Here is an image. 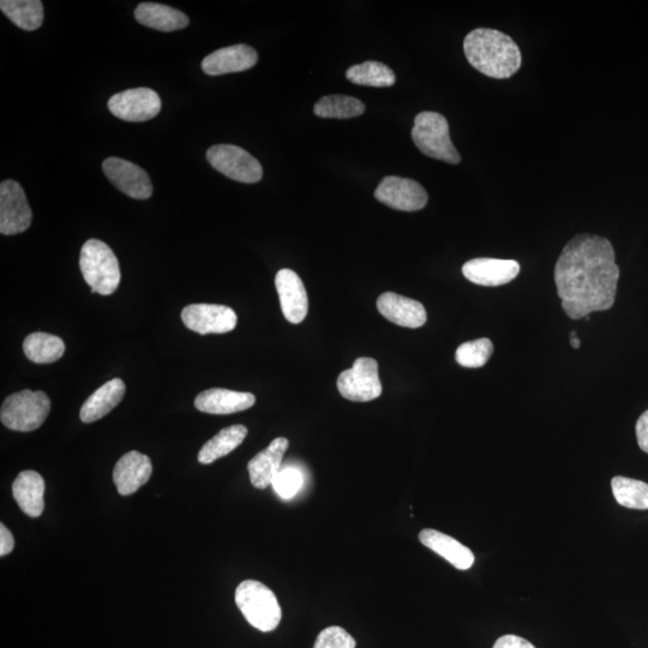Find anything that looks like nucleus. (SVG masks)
<instances>
[{
  "label": "nucleus",
  "instance_id": "nucleus-1",
  "mask_svg": "<svg viewBox=\"0 0 648 648\" xmlns=\"http://www.w3.org/2000/svg\"><path fill=\"white\" fill-rule=\"evenodd\" d=\"M609 239L578 234L564 246L555 266V284L562 309L572 320L612 308L620 268Z\"/></svg>",
  "mask_w": 648,
  "mask_h": 648
},
{
  "label": "nucleus",
  "instance_id": "nucleus-2",
  "mask_svg": "<svg viewBox=\"0 0 648 648\" xmlns=\"http://www.w3.org/2000/svg\"><path fill=\"white\" fill-rule=\"evenodd\" d=\"M465 56L483 75L506 80L521 68L520 48L507 34L490 28H478L466 35Z\"/></svg>",
  "mask_w": 648,
  "mask_h": 648
},
{
  "label": "nucleus",
  "instance_id": "nucleus-3",
  "mask_svg": "<svg viewBox=\"0 0 648 648\" xmlns=\"http://www.w3.org/2000/svg\"><path fill=\"white\" fill-rule=\"evenodd\" d=\"M80 268L93 293L110 296L122 280L116 254L99 239H89L82 246Z\"/></svg>",
  "mask_w": 648,
  "mask_h": 648
},
{
  "label": "nucleus",
  "instance_id": "nucleus-4",
  "mask_svg": "<svg viewBox=\"0 0 648 648\" xmlns=\"http://www.w3.org/2000/svg\"><path fill=\"white\" fill-rule=\"evenodd\" d=\"M236 604L252 627L263 633L273 632L281 621L278 598L260 581L246 580L237 587Z\"/></svg>",
  "mask_w": 648,
  "mask_h": 648
},
{
  "label": "nucleus",
  "instance_id": "nucleus-5",
  "mask_svg": "<svg viewBox=\"0 0 648 648\" xmlns=\"http://www.w3.org/2000/svg\"><path fill=\"white\" fill-rule=\"evenodd\" d=\"M412 140L429 158L458 165L461 156L449 135V124L441 113L425 111L414 119Z\"/></svg>",
  "mask_w": 648,
  "mask_h": 648
},
{
  "label": "nucleus",
  "instance_id": "nucleus-6",
  "mask_svg": "<svg viewBox=\"0 0 648 648\" xmlns=\"http://www.w3.org/2000/svg\"><path fill=\"white\" fill-rule=\"evenodd\" d=\"M50 411L51 400L46 393L26 389L5 399L0 419L10 430L30 432L45 423Z\"/></svg>",
  "mask_w": 648,
  "mask_h": 648
},
{
  "label": "nucleus",
  "instance_id": "nucleus-7",
  "mask_svg": "<svg viewBox=\"0 0 648 648\" xmlns=\"http://www.w3.org/2000/svg\"><path fill=\"white\" fill-rule=\"evenodd\" d=\"M207 160L216 171L236 182L255 184L263 177V170L254 156L232 144H218L208 149Z\"/></svg>",
  "mask_w": 648,
  "mask_h": 648
},
{
  "label": "nucleus",
  "instance_id": "nucleus-8",
  "mask_svg": "<svg viewBox=\"0 0 648 648\" xmlns=\"http://www.w3.org/2000/svg\"><path fill=\"white\" fill-rule=\"evenodd\" d=\"M336 386L339 393L350 401L368 402L380 398L382 383L376 360L358 358L351 369L341 372Z\"/></svg>",
  "mask_w": 648,
  "mask_h": 648
},
{
  "label": "nucleus",
  "instance_id": "nucleus-9",
  "mask_svg": "<svg viewBox=\"0 0 648 648\" xmlns=\"http://www.w3.org/2000/svg\"><path fill=\"white\" fill-rule=\"evenodd\" d=\"M32 220L33 212L22 186L15 180H4L0 184V233L15 236L26 232Z\"/></svg>",
  "mask_w": 648,
  "mask_h": 648
},
{
  "label": "nucleus",
  "instance_id": "nucleus-10",
  "mask_svg": "<svg viewBox=\"0 0 648 648\" xmlns=\"http://www.w3.org/2000/svg\"><path fill=\"white\" fill-rule=\"evenodd\" d=\"M108 108L113 116L125 120V122H146L160 113L161 99L153 89H128L114 94L108 100Z\"/></svg>",
  "mask_w": 648,
  "mask_h": 648
},
{
  "label": "nucleus",
  "instance_id": "nucleus-11",
  "mask_svg": "<svg viewBox=\"0 0 648 648\" xmlns=\"http://www.w3.org/2000/svg\"><path fill=\"white\" fill-rule=\"evenodd\" d=\"M182 321L186 328L201 335L225 334L237 327L238 317L225 305L191 304L183 309Z\"/></svg>",
  "mask_w": 648,
  "mask_h": 648
},
{
  "label": "nucleus",
  "instance_id": "nucleus-12",
  "mask_svg": "<svg viewBox=\"0 0 648 648\" xmlns=\"http://www.w3.org/2000/svg\"><path fill=\"white\" fill-rule=\"evenodd\" d=\"M375 197L377 201L402 212H417L429 200L425 189L416 180L396 176L384 178L377 186Z\"/></svg>",
  "mask_w": 648,
  "mask_h": 648
},
{
  "label": "nucleus",
  "instance_id": "nucleus-13",
  "mask_svg": "<svg viewBox=\"0 0 648 648\" xmlns=\"http://www.w3.org/2000/svg\"><path fill=\"white\" fill-rule=\"evenodd\" d=\"M102 170L119 191L135 200H148L153 195V185L147 172L134 162L108 158L102 164Z\"/></svg>",
  "mask_w": 648,
  "mask_h": 648
},
{
  "label": "nucleus",
  "instance_id": "nucleus-14",
  "mask_svg": "<svg viewBox=\"0 0 648 648\" xmlns=\"http://www.w3.org/2000/svg\"><path fill=\"white\" fill-rule=\"evenodd\" d=\"M520 273V264L513 260L498 258H474L462 266V274L473 284L497 287L512 282Z\"/></svg>",
  "mask_w": 648,
  "mask_h": 648
},
{
  "label": "nucleus",
  "instance_id": "nucleus-15",
  "mask_svg": "<svg viewBox=\"0 0 648 648\" xmlns=\"http://www.w3.org/2000/svg\"><path fill=\"white\" fill-rule=\"evenodd\" d=\"M275 286L286 320L293 324L302 323L309 310L308 294L302 279L291 269H281L275 276Z\"/></svg>",
  "mask_w": 648,
  "mask_h": 648
},
{
  "label": "nucleus",
  "instance_id": "nucleus-16",
  "mask_svg": "<svg viewBox=\"0 0 648 648\" xmlns=\"http://www.w3.org/2000/svg\"><path fill=\"white\" fill-rule=\"evenodd\" d=\"M152 473L153 465L148 456L132 450L114 466L113 480L119 494L129 496L148 483Z\"/></svg>",
  "mask_w": 648,
  "mask_h": 648
},
{
  "label": "nucleus",
  "instance_id": "nucleus-17",
  "mask_svg": "<svg viewBox=\"0 0 648 648\" xmlns=\"http://www.w3.org/2000/svg\"><path fill=\"white\" fill-rule=\"evenodd\" d=\"M377 309L388 321L400 327L416 329L423 327L428 320L422 303L393 292H386L378 297Z\"/></svg>",
  "mask_w": 648,
  "mask_h": 648
},
{
  "label": "nucleus",
  "instance_id": "nucleus-18",
  "mask_svg": "<svg viewBox=\"0 0 648 648\" xmlns=\"http://www.w3.org/2000/svg\"><path fill=\"white\" fill-rule=\"evenodd\" d=\"M257 52L248 45L221 48L203 59L202 70L209 76H220L254 68Z\"/></svg>",
  "mask_w": 648,
  "mask_h": 648
},
{
  "label": "nucleus",
  "instance_id": "nucleus-19",
  "mask_svg": "<svg viewBox=\"0 0 648 648\" xmlns=\"http://www.w3.org/2000/svg\"><path fill=\"white\" fill-rule=\"evenodd\" d=\"M288 444L290 442L285 437L275 438L266 449L249 462L251 484L256 489L263 490L272 485L276 474L281 470L282 459H284Z\"/></svg>",
  "mask_w": 648,
  "mask_h": 648
},
{
  "label": "nucleus",
  "instance_id": "nucleus-20",
  "mask_svg": "<svg viewBox=\"0 0 648 648\" xmlns=\"http://www.w3.org/2000/svg\"><path fill=\"white\" fill-rule=\"evenodd\" d=\"M255 402V395L251 393L212 388L197 395L195 406L198 411L203 413L232 414L249 410L255 405Z\"/></svg>",
  "mask_w": 648,
  "mask_h": 648
},
{
  "label": "nucleus",
  "instance_id": "nucleus-21",
  "mask_svg": "<svg viewBox=\"0 0 648 648\" xmlns=\"http://www.w3.org/2000/svg\"><path fill=\"white\" fill-rule=\"evenodd\" d=\"M419 540L456 569L467 570L473 566V552L448 534L425 528L419 533Z\"/></svg>",
  "mask_w": 648,
  "mask_h": 648
},
{
  "label": "nucleus",
  "instance_id": "nucleus-22",
  "mask_svg": "<svg viewBox=\"0 0 648 648\" xmlns=\"http://www.w3.org/2000/svg\"><path fill=\"white\" fill-rule=\"evenodd\" d=\"M18 507L30 518H39L45 509V480L35 471H23L12 484Z\"/></svg>",
  "mask_w": 648,
  "mask_h": 648
},
{
  "label": "nucleus",
  "instance_id": "nucleus-23",
  "mask_svg": "<svg viewBox=\"0 0 648 648\" xmlns=\"http://www.w3.org/2000/svg\"><path fill=\"white\" fill-rule=\"evenodd\" d=\"M125 383L120 378H113L104 386L95 390V393L89 396L84 402L80 418L83 423H94L96 420L104 418L114 407L120 404L125 395Z\"/></svg>",
  "mask_w": 648,
  "mask_h": 648
},
{
  "label": "nucleus",
  "instance_id": "nucleus-24",
  "mask_svg": "<svg viewBox=\"0 0 648 648\" xmlns=\"http://www.w3.org/2000/svg\"><path fill=\"white\" fill-rule=\"evenodd\" d=\"M138 23L144 27L159 30V32H174L189 26V17L184 12L171 8V6L142 3L135 10Z\"/></svg>",
  "mask_w": 648,
  "mask_h": 648
},
{
  "label": "nucleus",
  "instance_id": "nucleus-25",
  "mask_svg": "<svg viewBox=\"0 0 648 648\" xmlns=\"http://www.w3.org/2000/svg\"><path fill=\"white\" fill-rule=\"evenodd\" d=\"M248 429L244 425H232L222 429L218 435L209 440L198 453V461L203 465L213 464L233 452L245 440Z\"/></svg>",
  "mask_w": 648,
  "mask_h": 648
},
{
  "label": "nucleus",
  "instance_id": "nucleus-26",
  "mask_svg": "<svg viewBox=\"0 0 648 648\" xmlns=\"http://www.w3.org/2000/svg\"><path fill=\"white\" fill-rule=\"evenodd\" d=\"M23 351L36 364H51L64 356V341L56 335L32 333L23 342Z\"/></svg>",
  "mask_w": 648,
  "mask_h": 648
},
{
  "label": "nucleus",
  "instance_id": "nucleus-27",
  "mask_svg": "<svg viewBox=\"0 0 648 648\" xmlns=\"http://www.w3.org/2000/svg\"><path fill=\"white\" fill-rule=\"evenodd\" d=\"M0 9L18 28L33 32L44 22V4L40 0H2Z\"/></svg>",
  "mask_w": 648,
  "mask_h": 648
},
{
  "label": "nucleus",
  "instance_id": "nucleus-28",
  "mask_svg": "<svg viewBox=\"0 0 648 648\" xmlns=\"http://www.w3.org/2000/svg\"><path fill=\"white\" fill-rule=\"evenodd\" d=\"M348 81L368 87H392L396 77L392 69L380 62H365L351 66L346 72Z\"/></svg>",
  "mask_w": 648,
  "mask_h": 648
},
{
  "label": "nucleus",
  "instance_id": "nucleus-29",
  "mask_svg": "<svg viewBox=\"0 0 648 648\" xmlns=\"http://www.w3.org/2000/svg\"><path fill=\"white\" fill-rule=\"evenodd\" d=\"M612 494L620 506L629 509H648V484L627 477L617 476L611 480Z\"/></svg>",
  "mask_w": 648,
  "mask_h": 648
},
{
  "label": "nucleus",
  "instance_id": "nucleus-30",
  "mask_svg": "<svg viewBox=\"0 0 648 648\" xmlns=\"http://www.w3.org/2000/svg\"><path fill=\"white\" fill-rule=\"evenodd\" d=\"M365 106L362 101L347 95L324 96L314 107L317 117L348 119L362 116Z\"/></svg>",
  "mask_w": 648,
  "mask_h": 648
},
{
  "label": "nucleus",
  "instance_id": "nucleus-31",
  "mask_svg": "<svg viewBox=\"0 0 648 648\" xmlns=\"http://www.w3.org/2000/svg\"><path fill=\"white\" fill-rule=\"evenodd\" d=\"M494 353V345L490 339H478L464 342L455 353L456 362L464 368H482Z\"/></svg>",
  "mask_w": 648,
  "mask_h": 648
},
{
  "label": "nucleus",
  "instance_id": "nucleus-32",
  "mask_svg": "<svg viewBox=\"0 0 648 648\" xmlns=\"http://www.w3.org/2000/svg\"><path fill=\"white\" fill-rule=\"evenodd\" d=\"M304 484L303 474L296 467H281L273 480V488L284 500L296 496Z\"/></svg>",
  "mask_w": 648,
  "mask_h": 648
},
{
  "label": "nucleus",
  "instance_id": "nucleus-33",
  "mask_svg": "<svg viewBox=\"0 0 648 648\" xmlns=\"http://www.w3.org/2000/svg\"><path fill=\"white\" fill-rule=\"evenodd\" d=\"M314 648H356V640L344 628L333 626L318 634Z\"/></svg>",
  "mask_w": 648,
  "mask_h": 648
},
{
  "label": "nucleus",
  "instance_id": "nucleus-34",
  "mask_svg": "<svg viewBox=\"0 0 648 648\" xmlns=\"http://www.w3.org/2000/svg\"><path fill=\"white\" fill-rule=\"evenodd\" d=\"M492 648H536L530 641L520 638L518 635H503L497 639Z\"/></svg>",
  "mask_w": 648,
  "mask_h": 648
},
{
  "label": "nucleus",
  "instance_id": "nucleus-35",
  "mask_svg": "<svg viewBox=\"0 0 648 648\" xmlns=\"http://www.w3.org/2000/svg\"><path fill=\"white\" fill-rule=\"evenodd\" d=\"M636 438L642 452L648 454V411L641 414L635 426Z\"/></svg>",
  "mask_w": 648,
  "mask_h": 648
},
{
  "label": "nucleus",
  "instance_id": "nucleus-36",
  "mask_svg": "<svg viewBox=\"0 0 648 648\" xmlns=\"http://www.w3.org/2000/svg\"><path fill=\"white\" fill-rule=\"evenodd\" d=\"M15 548V539L9 528L4 524L0 525V556L9 555Z\"/></svg>",
  "mask_w": 648,
  "mask_h": 648
},
{
  "label": "nucleus",
  "instance_id": "nucleus-37",
  "mask_svg": "<svg viewBox=\"0 0 648 648\" xmlns=\"http://www.w3.org/2000/svg\"><path fill=\"white\" fill-rule=\"evenodd\" d=\"M570 345H572V347L575 348V350H579L581 346V341L579 338H575L573 340H570Z\"/></svg>",
  "mask_w": 648,
  "mask_h": 648
},
{
  "label": "nucleus",
  "instance_id": "nucleus-38",
  "mask_svg": "<svg viewBox=\"0 0 648 648\" xmlns=\"http://www.w3.org/2000/svg\"><path fill=\"white\" fill-rule=\"evenodd\" d=\"M575 338H578V333L572 332V334H570V340H573Z\"/></svg>",
  "mask_w": 648,
  "mask_h": 648
}]
</instances>
